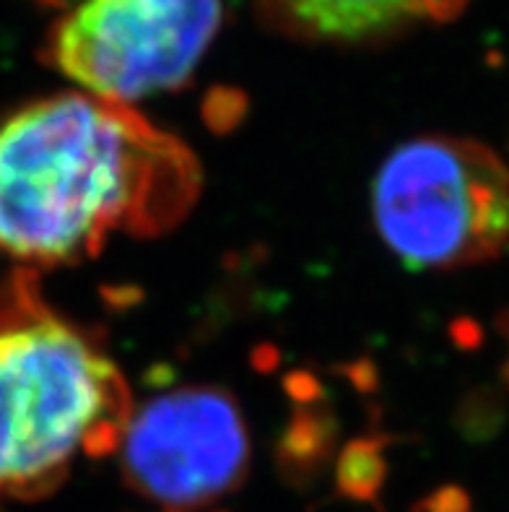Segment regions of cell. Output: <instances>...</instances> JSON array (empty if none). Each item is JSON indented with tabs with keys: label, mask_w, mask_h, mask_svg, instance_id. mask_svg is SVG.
Masks as SVG:
<instances>
[{
	"label": "cell",
	"mask_w": 509,
	"mask_h": 512,
	"mask_svg": "<svg viewBox=\"0 0 509 512\" xmlns=\"http://www.w3.org/2000/svg\"><path fill=\"white\" fill-rule=\"evenodd\" d=\"M198 193L193 151L130 104L65 91L0 123V258L24 271L164 232Z\"/></svg>",
	"instance_id": "obj_1"
},
{
	"label": "cell",
	"mask_w": 509,
	"mask_h": 512,
	"mask_svg": "<svg viewBox=\"0 0 509 512\" xmlns=\"http://www.w3.org/2000/svg\"><path fill=\"white\" fill-rule=\"evenodd\" d=\"M429 510L432 512H471V500H468V494L460 492V489H445V492L434 494L432 502H429Z\"/></svg>",
	"instance_id": "obj_7"
},
{
	"label": "cell",
	"mask_w": 509,
	"mask_h": 512,
	"mask_svg": "<svg viewBox=\"0 0 509 512\" xmlns=\"http://www.w3.org/2000/svg\"><path fill=\"white\" fill-rule=\"evenodd\" d=\"M130 414L117 364L19 268L0 286V494L47 497L76 458L117 453Z\"/></svg>",
	"instance_id": "obj_2"
},
{
	"label": "cell",
	"mask_w": 509,
	"mask_h": 512,
	"mask_svg": "<svg viewBox=\"0 0 509 512\" xmlns=\"http://www.w3.org/2000/svg\"><path fill=\"white\" fill-rule=\"evenodd\" d=\"M468 0H263L286 29L317 39H374L426 21H450Z\"/></svg>",
	"instance_id": "obj_6"
},
{
	"label": "cell",
	"mask_w": 509,
	"mask_h": 512,
	"mask_svg": "<svg viewBox=\"0 0 509 512\" xmlns=\"http://www.w3.org/2000/svg\"><path fill=\"white\" fill-rule=\"evenodd\" d=\"M507 377H509V364H507Z\"/></svg>",
	"instance_id": "obj_8"
},
{
	"label": "cell",
	"mask_w": 509,
	"mask_h": 512,
	"mask_svg": "<svg viewBox=\"0 0 509 512\" xmlns=\"http://www.w3.org/2000/svg\"><path fill=\"white\" fill-rule=\"evenodd\" d=\"M117 453L128 484L169 507H195L245 474L247 435L232 398L185 388L130 414Z\"/></svg>",
	"instance_id": "obj_5"
},
{
	"label": "cell",
	"mask_w": 509,
	"mask_h": 512,
	"mask_svg": "<svg viewBox=\"0 0 509 512\" xmlns=\"http://www.w3.org/2000/svg\"><path fill=\"white\" fill-rule=\"evenodd\" d=\"M372 211L385 245L408 268L489 263L509 245V169L484 143L416 138L377 172Z\"/></svg>",
	"instance_id": "obj_3"
},
{
	"label": "cell",
	"mask_w": 509,
	"mask_h": 512,
	"mask_svg": "<svg viewBox=\"0 0 509 512\" xmlns=\"http://www.w3.org/2000/svg\"><path fill=\"white\" fill-rule=\"evenodd\" d=\"M224 0H78L50 60L86 94L130 104L180 86L221 26Z\"/></svg>",
	"instance_id": "obj_4"
}]
</instances>
